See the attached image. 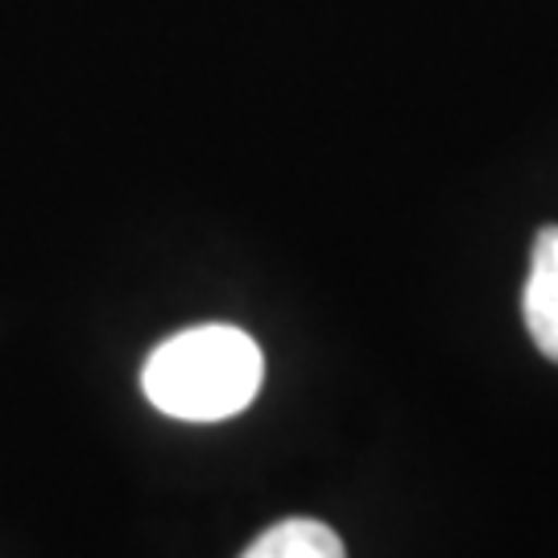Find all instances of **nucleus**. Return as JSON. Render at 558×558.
<instances>
[{"label": "nucleus", "mask_w": 558, "mask_h": 558, "mask_svg": "<svg viewBox=\"0 0 558 558\" xmlns=\"http://www.w3.org/2000/svg\"><path fill=\"white\" fill-rule=\"evenodd\" d=\"M260 380L265 356L257 339L240 327L207 323L154 348L141 373V389L170 418L220 422L253 405Z\"/></svg>", "instance_id": "1"}, {"label": "nucleus", "mask_w": 558, "mask_h": 558, "mask_svg": "<svg viewBox=\"0 0 558 558\" xmlns=\"http://www.w3.org/2000/svg\"><path fill=\"white\" fill-rule=\"evenodd\" d=\"M521 315L542 356L558 364V228H542L521 294Z\"/></svg>", "instance_id": "2"}, {"label": "nucleus", "mask_w": 558, "mask_h": 558, "mask_svg": "<svg viewBox=\"0 0 558 558\" xmlns=\"http://www.w3.org/2000/svg\"><path fill=\"white\" fill-rule=\"evenodd\" d=\"M240 558H348V550L331 525L311 518H290L257 534Z\"/></svg>", "instance_id": "3"}]
</instances>
